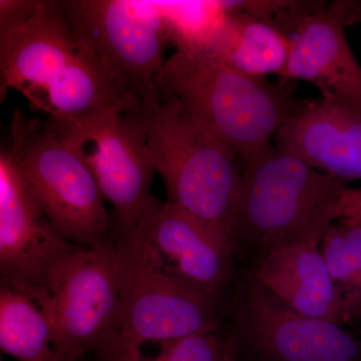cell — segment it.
Segmentation results:
<instances>
[{"mask_svg":"<svg viewBox=\"0 0 361 361\" xmlns=\"http://www.w3.org/2000/svg\"><path fill=\"white\" fill-rule=\"evenodd\" d=\"M122 259V292L110 336L97 350L103 361H127L147 342L176 341L219 329L218 299L149 267L116 240Z\"/></svg>","mask_w":361,"mask_h":361,"instance_id":"cell-6","label":"cell"},{"mask_svg":"<svg viewBox=\"0 0 361 361\" xmlns=\"http://www.w3.org/2000/svg\"><path fill=\"white\" fill-rule=\"evenodd\" d=\"M27 132L25 118H14L0 149V273L1 283L44 304L52 271L78 246L51 225L28 182L23 161Z\"/></svg>","mask_w":361,"mask_h":361,"instance_id":"cell-7","label":"cell"},{"mask_svg":"<svg viewBox=\"0 0 361 361\" xmlns=\"http://www.w3.org/2000/svg\"><path fill=\"white\" fill-rule=\"evenodd\" d=\"M158 87L224 141L242 163L269 148L271 139L304 103L288 80L272 84L251 77L210 51L176 49L166 59Z\"/></svg>","mask_w":361,"mask_h":361,"instance_id":"cell-1","label":"cell"},{"mask_svg":"<svg viewBox=\"0 0 361 361\" xmlns=\"http://www.w3.org/2000/svg\"><path fill=\"white\" fill-rule=\"evenodd\" d=\"M75 37L137 111L161 99L167 26L157 1L61 0Z\"/></svg>","mask_w":361,"mask_h":361,"instance_id":"cell-4","label":"cell"},{"mask_svg":"<svg viewBox=\"0 0 361 361\" xmlns=\"http://www.w3.org/2000/svg\"><path fill=\"white\" fill-rule=\"evenodd\" d=\"M51 318L25 292L0 284V348L18 361H61Z\"/></svg>","mask_w":361,"mask_h":361,"instance_id":"cell-17","label":"cell"},{"mask_svg":"<svg viewBox=\"0 0 361 361\" xmlns=\"http://www.w3.org/2000/svg\"><path fill=\"white\" fill-rule=\"evenodd\" d=\"M318 243L285 247L261 258L254 278L292 310L341 325V299Z\"/></svg>","mask_w":361,"mask_h":361,"instance_id":"cell-15","label":"cell"},{"mask_svg":"<svg viewBox=\"0 0 361 361\" xmlns=\"http://www.w3.org/2000/svg\"><path fill=\"white\" fill-rule=\"evenodd\" d=\"M137 114L168 203L182 207L231 237L241 170L236 153L174 97L161 94Z\"/></svg>","mask_w":361,"mask_h":361,"instance_id":"cell-3","label":"cell"},{"mask_svg":"<svg viewBox=\"0 0 361 361\" xmlns=\"http://www.w3.org/2000/svg\"><path fill=\"white\" fill-rule=\"evenodd\" d=\"M157 2L167 26L169 42L182 51H211L229 18L222 1Z\"/></svg>","mask_w":361,"mask_h":361,"instance_id":"cell-19","label":"cell"},{"mask_svg":"<svg viewBox=\"0 0 361 361\" xmlns=\"http://www.w3.org/2000/svg\"><path fill=\"white\" fill-rule=\"evenodd\" d=\"M360 20L361 1L327 2L292 35L281 80H306L316 85L322 97L361 106V66L345 35V26Z\"/></svg>","mask_w":361,"mask_h":361,"instance_id":"cell-13","label":"cell"},{"mask_svg":"<svg viewBox=\"0 0 361 361\" xmlns=\"http://www.w3.org/2000/svg\"><path fill=\"white\" fill-rule=\"evenodd\" d=\"M61 0L0 1V94L20 92L35 111L90 61Z\"/></svg>","mask_w":361,"mask_h":361,"instance_id":"cell-5","label":"cell"},{"mask_svg":"<svg viewBox=\"0 0 361 361\" xmlns=\"http://www.w3.org/2000/svg\"><path fill=\"white\" fill-rule=\"evenodd\" d=\"M346 180L269 147L243 161L234 242L266 255L302 243H322L341 219Z\"/></svg>","mask_w":361,"mask_h":361,"instance_id":"cell-2","label":"cell"},{"mask_svg":"<svg viewBox=\"0 0 361 361\" xmlns=\"http://www.w3.org/2000/svg\"><path fill=\"white\" fill-rule=\"evenodd\" d=\"M155 356L140 353L127 361H233L228 344L218 330L161 342Z\"/></svg>","mask_w":361,"mask_h":361,"instance_id":"cell-21","label":"cell"},{"mask_svg":"<svg viewBox=\"0 0 361 361\" xmlns=\"http://www.w3.org/2000/svg\"><path fill=\"white\" fill-rule=\"evenodd\" d=\"M49 122L89 166L113 207L118 238L129 236L156 199L151 186L157 171L137 114L109 109Z\"/></svg>","mask_w":361,"mask_h":361,"instance_id":"cell-9","label":"cell"},{"mask_svg":"<svg viewBox=\"0 0 361 361\" xmlns=\"http://www.w3.org/2000/svg\"><path fill=\"white\" fill-rule=\"evenodd\" d=\"M277 148L349 182L361 180V106L334 97L304 101L278 130Z\"/></svg>","mask_w":361,"mask_h":361,"instance_id":"cell-14","label":"cell"},{"mask_svg":"<svg viewBox=\"0 0 361 361\" xmlns=\"http://www.w3.org/2000/svg\"><path fill=\"white\" fill-rule=\"evenodd\" d=\"M122 292V259L116 240L78 247L61 259L49 281L44 310L61 361H78L104 345L115 324Z\"/></svg>","mask_w":361,"mask_h":361,"instance_id":"cell-8","label":"cell"},{"mask_svg":"<svg viewBox=\"0 0 361 361\" xmlns=\"http://www.w3.org/2000/svg\"><path fill=\"white\" fill-rule=\"evenodd\" d=\"M23 168L51 225L73 245L94 248L110 240V218L96 178L77 149L51 123L32 120Z\"/></svg>","mask_w":361,"mask_h":361,"instance_id":"cell-10","label":"cell"},{"mask_svg":"<svg viewBox=\"0 0 361 361\" xmlns=\"http://www.w3.org/2000/svg\"><path fill=\"white\" fill-rule=\"evenodd\" d=\"M116 240L154 270L213 298L231 279V237L174 204L155 199L135 232Z\"/></svg>","mask_w":361,"mask_h":361,"instance_id":"cell-11","label":"cell"},{"mask_svg":"<svg viewBox=\"0 0 361 361\" xmlns=\"http://www.w3.org/2000/svg\"><path fill=\"white\" fill-rule=\"evenodd\" d=\"M227 11L229 18L224 30L209 51L251 77L281 78L288 63L290 39L268 23Z\"/></svg>","mask_w":361,"mask_h":361,"instance_id":"cell-16","label":"cell"},{"mask_svg":"<svg viewBox=\"0 0 361 361\" xmlns=\"http://www.w3.org/2000/svg\"><path fill=\"white\" fill-rule=\"evenodd\" d=\"M341 220L361 226V188H346L342 197Z\"/></svg>","mask_w":361,"mask_h":361,"instance_id":"cell-22","label":"cell"},{"mask_svg":"<svg viewBox=\"0 0 361 361\" xmlns=\"http://www.w3.org/2000/svg\"><path fill=\"white\" fill-rule=\"evenodd\" d=\"M237 336L255 361H360L361 346L336 323L292 310L255 278L235 306Z\"/></svg>","mask_w":361,"mask_h":361,"instance_id":"cell-12","label":"cell"},{"mask_svg":"<svg viewBox=\"0 0 361 361\" xmlns=\"http://www.w3.org/2000/svg\"><path fill=\"white\" fill-rule=\"evenodd\" d=\"M320 250L334 281L344 322L361 315V226L341 220L332 224Z\"/></svg>","mask_w":361,"mask_h":361,"instance_id":"cell-18","label":"cell"},{"mask_svg":"<svg viewBox=\"0 0 361 361\" xmlns=\"http://www.w3.org/2000/svg\"><path fill=\"white\" fill-rule=\"evenodd\" d=\"M322 0H238L223 1L227 11L245 14L274 26L291 39L310 16L326 6Z\"/></svg>","mask_w":361,"mask_h":361,"instance_id":"cell-20","label":"cell"}]
</instances>
